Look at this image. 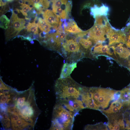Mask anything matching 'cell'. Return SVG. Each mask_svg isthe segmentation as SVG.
<instances>
[{
  "label": "cell",
  "mask_w": 130,
  "mask_h": 130,
  "mask_svg": "<svg viewBox=\"0 0 130 130\" xmlns=\"http://www.w3.org/2000/svg\"><path fill=\"white\" fill-rule=\"evenodd\" d=\"M20 7L21 9L20 10V11L26 17L27 16V13L32 8V7L30 6L29 5L25 3L22 4Z\"/></svg>",
  "instance_id": "cell-19"
},
{
  "label": "cell",
  "mask_w": 130,
  "mask_h": 130,
  "mask_svg": "<svg viewBox=\"0 0 130 130\" xmlns=\"http://www.w3.org/2000/svg\"><path fill=\"white\" fill-rule=\"evenodd\" d=\"M38 25L35 22H33L32 23L29 22L26 26L27 32H32L34 34H38Z\"/></svg>",
  "instance_id": "cell-17"
},
{
  "label": "cell",
  "mask_w": 130,
  "mask_h": 130,
  "mask_svg": "<svg viewBox=\"0 0 130 130\" xmlns=\"http://www.w3.org/2000/svg\"></svg>",
  "instance_id": "cell-26"
},
{
  "label": "cell",
  "mask_w": 130,
  "mask_h": 130,
  "mask_svg": "<svg viewBox=\"0 0 130 130\" xmlns=\"http://www.w3.org/2000/svg\"><path fill=\"white\" fill-rule=\"evenodd\" d=\"M6 104L8 114L18 115L33 129L40 111L32 86L24 91H15L10 95Z\"/></svg>",
  "instance_id": "cell-2"
},
{
  "label": "cell",
  "mask_w": 130,
  "mask_h": 130,
  "mask_svg": "<svg viewBox=\"0 0 130 130\" xmlns=\"http://www.w3.org/2000/svg\"><path fill=\"white\" fill-rule=\"evenodd\" d=\"M106 37L109 39V46L119 43L125 44L126 36L123 31L115 30L110 27L107 34Z\"/></svg>",
  "instance_id": "cell-9"
},
{
  "label": "cell",
  "mask_w": 130,
  "mask_h": 130,
  "mask_svg": "<svg viewBox=\"0 0 130 130\" xmlns=\"http://www.w3.org/2000/svg\"><path fill=\"white\" fill-rule=\"evenodd\" d=\"M62 52L70 61L78 60L82 58L84 52L80 48L79 43L76 40L65 39L62 44Z\"/></svg>",
  "instance_id": "cell-5"
},
{
  "label": "cell",
  "mask_w": 130,
  "mask_h": 130,
  "mask_svg": "<svg viewBox=\"0 0 130 130\" xmlns=\"http://www.w3.org/2000/svg\"><path fill=\"white\" fill-rule=\"evenodd\" d=\"M91 14L94 17L98 15H103L106 16L107 15L109 10L108 7L105 5L103 4L99 7L96 5L91 8Z\"/></svg>",
  "instance_id": "cell-13"
},
{
  "label": "cell",
  "mask_w": 130,
  "mask_h": 130,
  "mask_svg": "<svg viewBox=\"0 0 130 130\" xmlns=\"http://www.w3.org/2000/svg\"><path fill=\"white\" fill-rule=\"evenodd\" d=\"M124 44L119 43L115 46H112L110 48L113 50L114 55L117 54L121 59H123L124 65L129 66H130V50L123 46Z\"/></svg>",
  "instance_id": "cell-8"
},
{
  "label": "cell",
  "mask_w": 130,
  "mask_h": 130,
  "mask_svg": "<svg viewBox=\"0 0 130 130\" xmlns=\"http://www.w3.org/2000/svg\"><path fill=\"white\" fill-rule=\"evenodd\" d=\"M53 0H43L42 5L44 8L47 9L49 6L51 2H52Z\"/></svg>",
  "instance_id": "cell-23"
},
{
  "label": "cell",
  "mask_w": 130,
  "mask_h": 130,
  "mask_svg": "<svg viewBox=\"0 0 130 130\" xmlns=\"http://www.w3.org/2000/svg\"><path fill=\"white\" fill-rule=\"evenodd\" d=\"M72 6V2L70 0L68 1L66 4V13L67 18L68 17L69 14L71 12Z\"/></svg>",
  "instance_id": "cell-22"
},
{
  "label": "cell",
  "mask_w": 130,
  "mask_h": 130,
  "mask_svg": "<svg viewBox=\"0 0 130 130\" xmlns=\"http://www.w3.org/2000/svg\"><path fill=\"white\" fill-rule=\"evenodd\" d=\"M107 125L101 122L94 125H86L84 130H107Z\"/></svg>",
  "instance_id": "cell-16"
},
{
  "label": "cell",
  "mask_w": 130,
  "mask_h": 130,
  "mask_svg": "<svg viewBox=\"0 0 130 130\" xmlns=\"http://www.w3.org/2000/svg\"><path fill=\"white\" fill-rule=\"evenodd\" d=\"M129 70H130V67L129 68ZM129 86H130V84L129 85Z\"/></svg>",
  "instance_id": "cell-24"
},
{
  "label": "cell",
  "mask_w": 130,
  "mask_h": 130,
  "mask_svg": "<svg viewBox=\"0 0 130 130\" xmlns=\"http://www.w3.org/2000/svg\"><path fill=\"white\" fill-rule=\"evenodd\" d=\"M42 14L44 19L52 26L53 29L57 30L61 27V18L53 11L46 9Z\"/></svg>",
  "instance_id": "cell-7"
},
{
  "label": "cell",
  "mask_w": 130,
  "mask_h": 130,
  "mask_svg": "<svg viewBox=\"0 0 130 130\" xmlns=\"http://www.w3.org/2000/svg\"><path fill=\"white\" fill-rule=\"evenodd\" d=\"M91 103L88 108L101 111L114 100L116 91L110 88L89 87Z\"/></svg>",
  "instance_id": "cell-4"
},
{
  "label": "cell",
  "mask_w": 130,
  "mask_h": 130,
  "mask_svg": "<svg viewBox=\"0 0 130 130\" xmlns=\"http://www.w3.org/2000/svg\"><path fill=\"white\" fill-rule=\"evenodd\" d=\"M130 110V106L129 107V108L128 110Z\"/></svg>",
  "instance_id": "cell-25"
},
{
  "label": "cell",
  "mask_w": 130,
  "mask_h": 130,
  "mask_svg": "<svg viewBox=\"0 0 130 130\" xmlns=\"http://www.w3.org/2000/svg\"><path fill=\"white\" fill-rule=\"evenodd\" d=\"M10 21L5 15H3L0 17V27L4 29H6L10 23Z\"/></svg>",
  "instance_id": "cell-18"
},
{
  "label": "cell",
  "mask_w": 130,
  "mask_h": 130,
  "mask_svg": "<svg viewBox=\"0 0 130 130\" xmlns=\"http://www.w3.org/2000/svg\"><path fill=\"white\" fill-rule=\"evenodd\" d=\"M90 49L91 52L90 55H93L95 54H101L110 56L113 55L112 52H111L108 46L107 45H103L101 42L97 43Z\"/></svg>",
  "instance_id": "cell-10"
},
{
  "label": "cell",
  "mask_w": 130,
  "mask_h": 130,
  "mask_svg": "<svg viewBox=\"0 0 130 130\" xmlns=\"http://www.w3.org/2000/svg\"><path fill=\"white\" fill-rule=\"evenodd\" d=\"M23 3L24 2V3L26 2L27 4L30 5H32V6L34 5L36 3H39L42 5L43 0H21Z\"/></svg>",
  "instance_id": "cell-21"
},
{
  "label": "cell",
  "mask_w": 130,
  "mask_h": 130,
  "mask_svg": "<svg viewBox=\"0 0 130 130\" xmlns=\"http://www.w3.org/2000/svg\"><path fill=\"white\" fill-rule=\"evenodd\" d=\"M77 63L75 62L64 63L58 79L64 78L70 76L74 69L77 67Z\"/></svg>",
  "instance_id": "cell-12"
},
{
  "label": "cell",
  "mask_w": 130,
  "mask_h": 130,
  "mask_svg": "<svg viewBox=\"0 0 130 130\" xmlns=\"http://www.w3.org/2000/svg\"><path fill=\"white\" fill-rule=\"evenodd\" d=\"M88 36L86 38L83 37L77 38H79L78 40L79 42L84 48L87 49H90L91 48L89 45Z\"/></svg>",
  "instance_id": "cell-20"
},
{
  "label": "cell",
  "mask_w": 130,
  "mask_h": 130,
  "mask_svg": "<svg viewBox=\"0 0 130 130\" xmlns=\"http://www.w3.org/2000/svg\"><path fill=\"white\" fill-rule=\"evenodd\" d=\"M77 114L61 104L56 103L52 113L50 130H72L75 117Z\"/></svg>",
  "instance_id": "cell-3"
},
{
  "label": "cell",
  "mask_w": 130,
  "mask_h": 130,
  "mask_svg": "<svg viewBox=\"0 0 130 130\" xmlns=\"http://www.w3.org/2000/svg\"><path fill=\"white\" fill-rule=\"evenodd\" d=\"M38 27L40 30L46 33H49L51 31L52 26L41 18H39L37 23Z\"/></svg>",
  "instance_id": "cell-14"
},
{
  "label": "cell",
  "mask_w": 130,
  "mask_h": 130,
  "mask_svg": "<svg viewBox=\"0 0 130 130\" xmlns=\"http://www.w3.org/2000/svg\"><path fill=\"white\" fill-rule=\"evenodd\" d=\"M115 96L121 100L123 104L129 108L130 106V87L124 88L120 91H116Z\"/></svg>",
  "instance_id": "cell-11"
},
{
  "label": "cell",
  "mask_w": 130,
  "mask_h": 130,
  "mask_svg": "<svg viewBox=\"0 0 130 130\" xmlns=\"http://www.w3.org/2000/svg\"><path fill=\"white\" fill-rule=\"evenodd\" d=\"M54 89L56 103L77 115L81 110L88 108L91 101L89 87L79 84L70 76L58 79L55 82Z\"/></svg>",
  "instance_id": "cell-1"
},
{
  "label": "cell",
  "mask_w": 130,
  "mask_h": 130,
  "mask_svg": "<svg viewBox=\"0 0 130 130\" xmlns=\"http://www.w3.org/2000/svg\"><path fill=\"white\" fill-rule=\"evenodd\" d=\"M0 119L3 127L5 129H11V121L7 113L4 112H0Z\"/></svg>",
  "instance_id": "cell-15"
},
{
  "label": "cell",
  "mask_w": 130,
  "mask_h": 130,
  "mask_svg": "<svg viewBox=\"0 0 130 130\" xmlns=\"http://www.w3.org/2000/svg\"><path fill=\"white\" fill-rule=\"evenodd\" d=\"M24 19L19 18L14 11L12 13L10 22L6 32V40H8L17 36L25 27Z\"/></svg>",
  "instance_id": "cell-6"
}]
</instances>
